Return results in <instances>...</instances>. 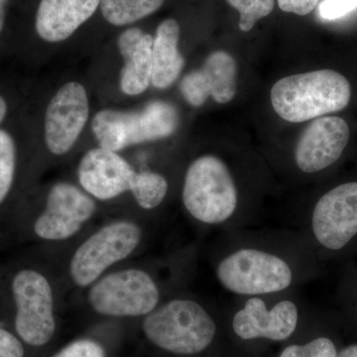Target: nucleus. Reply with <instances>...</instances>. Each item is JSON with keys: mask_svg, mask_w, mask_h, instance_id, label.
Segmentation results:
<instances>
[{"mask_svg": "<svg viewBox=\"0 0 357 357\" xmlns=\"http://www.w3.org/2000/svg\"><path fill=\"white\" fill-rule=\"evenodd\" d=\"M349 81L333 70L283 77L271 89V102L284 121L299 123L345 109L351 100Z\"/></svg>", "mask_w": 357, "mask_h": 357, "instance_id": "nucleus-1", "label": "nucleus"}, {"mask_svg": "<svg viewBox=\"0 0 357 357\" xmlns=\"http://www.w3.org/2000/svg\"><path fill=\"white\" fill-rule=\"evenodd\" d=\"M149 342L175 354L192 356L210 347L217 326L210 312L199 302L175 298L158 306L142 323Z\"/></svg>", "mask_w": 357, "mask_h": 357, "instance_id": "nucleus-2", "label": "nucleus"}, {"mask_svg": "<svg viewBox=\"0 0 357 357\" xmlns=\"http://www.w3.org/2000/svg\"><path fill=\"white\" fill-rule=\"evenodd\" d=\"M182 201L196 222L210 227L229 222L238 208V192L227 164L213 155L192 161L185 172Z\"/></svg>", "mask_w": 357, "mask_h": 357, "instance_id": "nucleus-3", "label": "nucleus"}, {"mask_svg": "<svg viewBox=\"0 0 357 357\" xmlns=\"http://www.w3.org/2000/svg\"><path fill=\"white\" fill-rule=\"evenodd\" d=\"M215 276L227 292L246 297L284 292L295 278L285 258L256 248H237L223 256L215 267Z\"/></svg>", "mask_w": 357, "mask_h": 357, "instance_id": "nucleus-4", "label": "nucleus"}, {"mask_svg": "<svg viewBox=\"0 0 357 357\" xmlns=\"http://www.w3.org/2000/svg\"><path fill=\"white\" fill-rule=\"evenodd\" d=\"M178 126L177 109L162 100L149 102L139 112L102 110L91 122L100 147L115 152L169 137L177 130Z\"/></svg>", "mask_w": 357, "mask_h": 357, "instance_id": "nucleus-5", "label": "nucleus"}, {"mask_svg": "<svg viewBox=\"0 0 357 357\" xmlns=\"http://www.w3.org/2000/svg\"><path fill=\"white\" fill-rule=\"evenodd\" d=\"M9 293L14 333L28 347L48 344L56 332L55 301L48 278L35 268H21L11 277Z\"/></svg>", "mask_w": 357, "mask_h": 357, "instance_id": "nucleus-6", "label": "nucleus"}, {"mask_svg": "<svg viewBox=\"0 0 357 357\" xmlns=\"http://www.w3.org/2000/svg\"><path fill=\"white\" fill-rule=\"evenodd\" d=\"M158 284L148 272L129 268L112 272L89 286V304L98 314L114 318L145 317L159 306Z\"/></svg>", "mask_w": 357, "mask_h": 357, "instance_id": "nucleus-7", "label": "nucleus"}, {"mask_svg": "<svg viewBox=\"0 0 357 357\" xmlns=\"http://www.w3.org/2000/svg\"><path fill=\"white\" fill-rule=\"evenodd\" d=\"M142 236L139 225L131 220H115L96 230L70 259V275L75 285L89 287L109 268L132 255Z\"/></svg>", "mask_w": 357, "mask_h": 357, "instance_id": "nucleus-8", "label": "nucleus"}, {"mask_svg": "<svg viewBox=\"0 0 357 357\" xmlns=\"http://www.w3.org/2000/svg\"><path fill=\"white\" fill-rule=\"evenodd\" d=\"M96 211L95 199L84 190L70 183H57L48 192L44 210L33 222V232L42 241H67L76 236Z\"/></svg>", "mask_w": 357, "mask_h": 357, "instance_id": "nucleus-9", "label": "nucleus"}, {"mask_svg": "<svg viewBox=\"0 0 357 357\" xmlns=\"http://www.w3.org/2000/svg\"><path fill=\"white\" fill-rule=\"evenodd\" d=\"M312 234L328 250H340L357 236V182L326 192L312 210Z\"/></svg>", "mask_w": 357, "mask_h": 357, "instance_id": "nucleus-10", "label": "nucleus"}, {"mask_svg": "<svg viewBox=\"0 0 357 357\" xmlns=\"http://www.w3.org/2000/svg\"><path fill=\"white\" fill-rule=\"evenodd\" d=\"M88 93L83 84L70 82L51 98L44 117L45 144L62 156L74 147L89 119Z\"/></svg>", "mask_w": 357, "mask_h": 357, "instance_id": "nucleus-11", "label": "nucleus"}, {"mask_svg": "<svg viewBox=\"0 0 357 357\" xmlns=\"http://www.w3.org/2000/svg\"><path fill=\"white\" fill-rule=\"evenodd\" d=\"M299 323V309L294 301L282 300L268 309L261 297H248L232 319V328L241 340L266 338L282 342L290 337Z\"/></svg>", "mask_w": 357, "mask_h": 357, "instance_id": "nucleus-12", "label": "nucleus"}, {"mask_svg": "<svg viewBox=\"0 0 357 357\" xmlns=\"http://www.w3.org/2000/svg\"><path fill=\"white\" fill-rule=\"evenodd\" d=\"M349 128L340 117L314 119L300 136L295 150L298 168L307 174L318 173L332 166L344 153Z\"/></svg>", "mask_w": 357, "mask_h": 357, "instance_id": "nucleus-13", "label": "nucleus"}, {"mask_svg": "<svg viewBox=\"0 0 357 357\" xmlns=\"http://www.w3.org/2000/svg\"><path fill=\"white\" fill-rule=\"evenodd\" d=\"M135 173L123 157L102 147L86 152L77 167L82 189L100 201H109L130 191Z\"/></svg>", "mask_w": 357, "mask_h": 357, "instance_id": "nucleus-14", "label": "nucleus"}, {"mask_svg": "<svg viewBox=\"0 0 357 357\" xmlns=\"http://www.w3.org/2000/svg\"><path fill=\"white\" fill-rule=\"evenodd\" d=\"M180 91L185 102L199 107L210 96L218 103H227L236 95V63L225 51L211 53L199 70L183 77Z\"/></svg>", "mask_w": 357, "mask_h": 357, "instance_id": "nucleus-15", "label": "nucleus"}, {"mask_svg": "<svg viewBox=\"0 0 357 357\" xmlns=\"http://www.w3.org/2000/svg\"><path fill=\"white\" fill-rule=\"evenodd\" d=\"M100 3V0H41L35 31L48 43L65 41L95 14Z\"/></svg>", "mask_w": 357, "mask_h": 357, "instance_id": "nucleus-16", "label": "nucleus"}, {"mask_svg": "<svg viewBox=\"0 0 357 357\" xmlns=\"http://www.w3.org/2000/svg\"><path fill=\"white\" fill-rule=\"evenodd\" d=\"M117 45L124 59L121 91L128 96L141 95L151 84L153 37L139 28H129L119 35Z\"/></svg>", "mask_w": 357, "mask_h": 357, "instance_id": "nucleus-17", "label": "nucleus"}, {"mask_svg": "<svg viewBox=\"0 0 357 357\" xmlns=\"http://www.w3.org/2000/svg\"><path fill=\"white\" fill-rule=\"evenodd\" d=\"M180 25L175 20H166L157 28L152 47V79L154 88H169L178 79L185 66L178 51Z\"/></svg>", "mask_w": 357, "mask_h": 357, "instance_id": "nucleus-18", "label": "nucleus"}, {"mask_svg": "<svg viewBox=\"0 0 357 357\" xmlns=\"http://www.w3.org/2000/svg\"><path fill=\"white\" fill-rule=\"evenodd\" d=\"M20 165V149L17 137L13 130L0 128V208H3L17 183Z\"/></svg>", "mask_w": 357, "mask_h": 357, "instance_id": "nucleus-19", "label": "nucleus"}, {"mask_svg": "<svg viewBox=\"0 0 357 357\" xmlns=\"http://www.w3.org/2000/svg\"><path fill=\"white\" fill-rule=\"evenodd\" d=\"M165 0H100L105 20L114 26L131 24L156 13Z\"/></svg>", "mask_w": 357, "mask_h": 357, "instance_id": "nucleus-20", "label": "nucleus"}, {"mask_svg": "<svg viewBox=\"0 0 357 357\" xmlns=\"http://www.w3.org/2000/svg\"><path fill=\"white\" fill-rule=\"evenodd\" d=\"M168 189V181L163 175L146 170L135 173L129 192L141 208L152 211L163 203Z\"/></svg>", "mask_w": 357, "mask_h": 357, "instance_id": "nucleus-21", "label": "nucleus"}, {"mask_svg": "<svg viewBox=\"0 0 357 357\" xmlns=\"http://www.w3.org/2000/svg\"><path fill=\"white\" fill-rule=\"evenodd\" d=\"M230 6L241 13L239 29L248 32L256 22L273 11L275 0H227Z\"/></svg>", "mask_w": 357, "mask_h": 357, "instance_id": "nucleus-22", "label": "nucleus"}, {"mask_svg": "<svg viewBox=\"0 0 357 357\" xmlns=\"http://www.w3.org/2000/svg\"><path fill=\"white\" fill-rule=\"evenodd\" d=\"M335 345L328 337H318L306 344H292L286 347L279 357H337Z\"/></svg>", "mask_w": 357, "mask_h": 357, "instance_id": "nucleus-23", "label": "nucleus"}, {"mask_svg": "<svg viewBox=\"0 0 357 357\" xmlns=\"http://www.w3.org/2000/svg\"><path fill=\"white\" fill-rule=\"evenodd\" d=\"M52 357H107L102 344L89 338H82L66 345Z\"/></svg>", "mask_w": 357, "mask_h": 357, "instance_id": "nucleus-24", "label": "nucleus"}, {"mask_svg": "<svg viewBox=\"0 0 357 357\" xmlns=\"http://www.w3.org/2000/svg\"><path fill=\"white\" fill-rule=\"evenodd\" d=\"M357 9V0H324L319 7V13L326 20H335Z\"/></svg>", "mask_w": 357, "mask_h": 357, "instance_id": "nucleus-25", "label": "nucleus"}, {"mask_svg": "<svg viewBox=\"0 0 357 357\" xmlns=\"http://www.w3.org/2000/svg\"><path fill=\"white\" fill-rule=\"evenodd\" d=\"M25 345L15 333L0 326V357H25Z\"/></svg>", "mask_w": 357, "mask_h": 357, "instance_id": "nucleus-26", "label": "nucleus"}, {"mask_svg": "<svg viewBox=\"0 0 357 357\" xmlns=\"http://www.w3.org/2000/svg\"><path fill=\"white\" fill-rule=\"evenodd\" d=\"M277 1L284 13L305 16L316 8L319 0H277Z\"/></svg>", "mask_w": 357, "mask_h": 357, "instance_id": "nucleus-27", "label": "nucleus"}, {"mask_svg": "<svg viewBox=\"0 0 357 357\" xmlns=\"http://www.w3.org/2000/svg\"><path fill=\"white\" fill-rule=\"evenodd\" d=\"M11 110V100L8 95L0 89V128L3 126Z\"/></svg>", "mask_w": 357, "mask_h": 357, "instance_id": "nucleus-28", "label": "nucleus"}, {"mask_svg": "<svg viewBox=\"0 0 357 357\" xmlns=\"http://www.w3.org/2000/svg\"><path fill=\"white\" fill-rule=\"evenodd\" d=\"M9 0H0V38L6 27L7 7H8Z\"/></svg>", "mask_w": 357, "mask_h": 357, "instance_id": "nucleus-29", "label": "nucleus"}, {"mask_svg": "<svg viewBox=\"0 0 357 357\" xmlns=\"http://www.w3.org/2000/svg\"><path fill=\"white\" fill-rule=\"evenodd\" d=\"M337 357H357V344L345 347L337 354Z\"/></svg>", "mask_w": 357, "mask_h": 357, "instance_id": "nucleus-30", "label": "nucleus"}]
</instances>
